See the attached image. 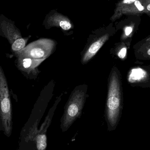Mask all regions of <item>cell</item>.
<instances>
[{
  "label": "cell",
  "mask_w": 150,
  "mask_h": 150,
  "mask_svg": "<svg viewBox=\"0 0 150 150\" xmlns=\"http://www.w3.org/2000/svg\"><path fill=\"white\" fill-rule=\"evenodd\" d=\"M85 90L79 87L72 93L65 107L61 120V129L62 132L67 131L82 113L85 99Z\"/></svg>",
  "instance_id": "1"
},
{
  "label": "cell",
  "mask_w": 150,
  "mask_h": 150,
  "mask_svg": "<svg viewBox=\"0 0 150 150\" xmlns=\"http://www.w3.org/2000/svg\"><path fill=\"white\" fill-rule=\"evenodd\" d=\"M0 118L6 136H10L12 130V109L7 79L0 66Z\"/></svg>",
  "instance_id": "2"
},
{
  "label": "cell",
  "mask_w": 150,
  "mask_h": 150,
  "mask_svg": "<svg viewBox=\"0 0 150 150\" xmlns=\"http://www.w3.org/2000/svg\"><path fill=\"white\" fill-rule=\"evenodd\" d=\"M0 36L8 40L14 55L24 48L29 37L23 38L14 21L0 14Z\"/></svg>",
  "instance_id": "3"
},
{
  "label": "cell",
  "mask_w": 150,
  "mask_h": 150,
  "mask_svg": "<svg viewBox=\"0 0 150 150\" xmlns=\"http://www.w3.org/2000/svg\"><path fill=\"white\" fill-rule=\"evenodd\" d=\"M118 89L117 79L113 75L109 82L106 109V120L109 131L115 130L119 120L120 103Z\"/></svg>",
  "instance_id": "4"
},
{
  "label": "cell",
  "mask_w": 150,
  "mask_h": 150,
  "mask_svg": "<svg viewBox=\"0 0 150 150\" xmlns=\"http://www.w3.org/2000/svg\"><path fill=\"white\" fill-rule=\"evenodd\" d=\"M54 40L42 38L30 43L17 53L15 56H22L34 59H46L54 50Z\"/></svg>",
  "instance_id": "5"
},
{
  "label": "cell",
  "mask_w": 150,
  "mask_h": 150,
  "mask_svg": "<svg viewBox=\"0 0 150 150\" xmlns=\"http://www.w3.org/2000/svg\"><path fill=\"white\" fill-rule=\"evenodd\" d=\"M114 30L113 24L112 23L106 27L99 28L93 31V34L90 37V38L92 40V42L82 58V62L83 63L88 62L97 54L102 46L108 40Z\"/></svg>",
  "instance_id": "6"
},
{
  "label": "cell",
  "mask_w": 150,
  "mask_h": 150,
  "mask_svg": "<svg viewBox=\"0 0 150 150\" xmlns=\"http://www.w3.org/2000/svg\"><path fill=\"white\" fill-rule=\"evenodd\" d=\"M144 14L145 8L142 0H119L110 20L113 23L124 16H142Z\"/></svg>",
  "instance_id": "7"
},
{
  "label": "cell",
  "mask_w": 150,
  "mask_h": 150,
  "mask_svg": "<svg viewBox=\"0 0 150 150\" xmlns=\"http://www.w3.org/2000/svg\"><path fill=\"white\" fill-rule=\"evenodd\" d=\"M43 25L46 29L57 27L63 31H68L74 27L73 22L69 17L60 13L57 10L50 11L45 17Z\"/></svg>",
  "instance_id": "8"
},
{
  "label": "cell",
  "mask_w": 150,
  "mask_h": 150,
  "mask_svg": "<svg viewBox=\"0 0 150 150\" xmlns=\"http://www.w3.org/2000/svg\"><path fill=\"white\" fill-rule=\"evenodd\" d=\"M16 65L18 69L29 78L37 76L39 73L38 67L45 59H34L17 56Z\"/></svg>",
  "instance_id": "9"
},
{
  "label": "cell",
  "mask_w": 150,
  "mask_h": 150,
  "mask_svg": "<svg viewBox=\"0 0 150 150\" xmlns=\"http://www.w3.org/2000/svg\"><path fill=\"white\" fill-rule=\"evenodd\" d=\"M51 122L50 120L46 119L40 129L38 130V122H37L31 129L29 137L30 140L33 141L35 144V150H46L47 147V131Z\"/></svg>",
  "instance_id": "10"
},
{
  "label": "cell",
  "mask_w": 150,
  "mask_h": 150,
  "mask_svg": "<svg viewBox=\"0 0 150 150\" xmlns=\"http://www.w3.org/2000/svg\"><path fill=\"white\" fill-rule=\"evenodd\" d=\"M140 16H126L123 19L117 23L118 28H123V33L125 36H129L133 32L134 27H137L141 21Z\"/></svg>",
  "instance_id": "11"
},
{
  "label": "cell",
  "mask_w": 150,
  "mask_h": 150,
  "mask_svg": "<svg viewBox=\"0 0 150 150\" xmlns=\"http://www.w3.org/2000/svg\"><path fill=\"white\" fill-rule=\"evenodd\" d=\"M144 71L141 69H134L130 75V78L134 80H138L143 76Z\"/></svg>",
  "instance_id": "12"
},
{
  "label": "cell",
  "mask_w": 150,
  "mask_h": 150,
  "mask_svg": "<svg viewBox=\"0 0 150 150\" xmlns=\"http://www.w3.org/2000/svg\"><path fill=\"white\" fill-rule=\"evenodd\" d=\"M145 8V14L150 18V0H142Z\"/></svg>",
  "instance_id": "13"
},
{
  "label": "cell",
  "mask_w": 150,
  "mask_h": 150,
  "mask_svg": "<svg viewBox=\"0 0 150 150\" xmlns=\"http://www.w3.org/2000/svg\"><path fill=\"white\" fill-rule=\"evenodd\" d=\"M127 54V49L126 48H123L120 50L118 56L120 59H123L126 56Z\"/></svg>",
  "instance_id": "14"
},
{
  "label": "cell",
  "mask_w": 150,
  "mask_h": 150,
  "mask_svg": "<svg viewBox=\"0 0 150 150\" xmlns=\"http://www.w3.org/2000/svg\"><path fill=\"white\" fill-rule=\"evenodd\" d=\"M148 54H149V55H150V49L149 50V51H148Z\"/></svg>",
  "instance_id": "15"
},
{
  "label": "cell",
  "mask_w": 150,
  "mask_h": 150,
  "mask_svg": "<svg viewBox=\"0 0 150 150\" xmlns=\"http://www.w3.org/2000/svg\"><path fill=\"white\" fill-rule=\"evenodd\" d=\"M107 1H111V0H107Z\"/></svg>",
  "instance_id": "16"
}]
</instances>
